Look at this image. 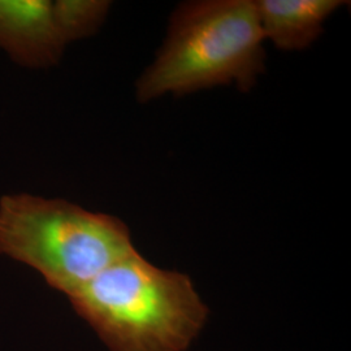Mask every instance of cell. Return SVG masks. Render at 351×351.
I'll use <instances>...</instances> for the list:
<instances>
[{
	"mask_svg": "<svg viewBox=\"0 0 351 351\" xmlns=\"http://www.w3.org/2000/svg\"><path fill=\"white\" fill-rule=\"evenodd\" d=\"M134 250L125 223L111 215L25 193L0 199V254L66 297Z\"/></svg>",
	"mask_w": 351,
	"mask_h": 351,
	"instance_id": "3",
	"label": "cell"
},
{
	"mask_svg": "<svg viewBox=\"0 0 351 351\" xmlns=\"http://www.w3.org/2000/svg\"><path fill=\"white\" fill-rule=\"evenodd\" d=\"M265 40L284 51L304 50L324 32L341 0H255Z\"/></svg>",
	"mask_w": 351,
	"mask_h": 351,
	"instance_id": "5",
	"label": "cell"
},
{
	"mask_svg": "<svg viewBox=\"0 0 351 351\" xmlns=\"http://www.w3.org/2000/svg\"><path fill=\"white\" fill-rule=\"evenodd\" d=\"M68 298L111 351H185L208 315L188 275L162 269L137 250Z\"/></svg>",
	"mask_w": 351,
	"mask_h": 351,
	"instance_id": "1",
	"label": "cell"
},
{
	"mask_svg": "<svg viewBox=\"0 0 351 351\" xmlns=\"http://www.w3.org/2000/svg\"><path fill=\"white\" fill-rule=\"evenodd\" d=\"M110 8L103 0H0V49L23 65L49 66L93 36Z\"/></svg>",
	"mask_w": 351,
	"mask_h": 351,
	"instance_id": "4",
	"label": "cell"
},
{
	"mask_svg": "<svg viewBox=\"0 0 351 351\" xmlns=\"http://www.w3.org/2000/svg\"><path fill=\"white\" fill-rule=\"evenodd\" d=\"M265 39L255 0H198L177 5L163 45L136 85L139 101L234 84L255 86Z\"/></svg>",
	"mask_w": 351,
	"mask_h": 351,
	"instance_id": "2",
	"label": "cell"
}]
</instances>
